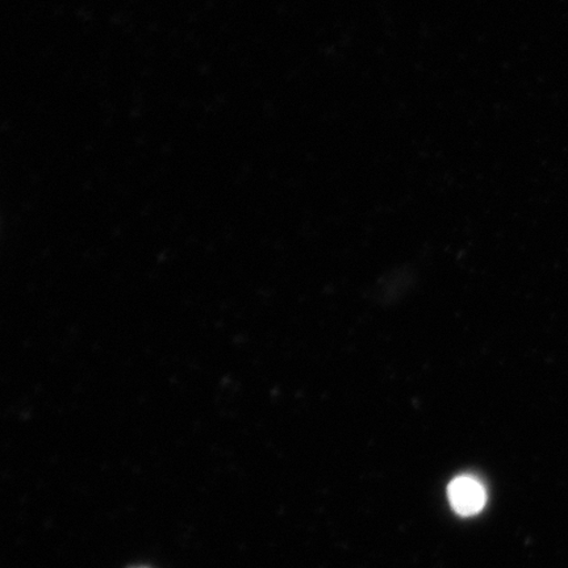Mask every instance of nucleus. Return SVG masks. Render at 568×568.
<instances>
[{
    "mask_svg": "<svg viewBox=\"0 0 568 568\" xmlns=\"http://www.w3.org/2000/svg\"><path fill=\"white\" fill-rule=\"evenodd\" d=\"M447 496L460 516H474L486 506L487 494L481 483L473 477H458L450 483Z\"/></svg>",
    "mask_w": 568,
    "mask_h": 568,
    "instance_id": "1",
    "label": "nucleus"
}]
</instances>
